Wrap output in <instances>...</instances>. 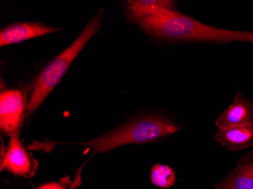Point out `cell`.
Listing matches in <instances>:
<instances>
[{
  "mask_svg": "<svg viewBox=\"0 0 253 189\" xmlns=\"http://www.w3.org/2000/svg\"><path fill=\"white\" fill-rule=\"evenodd\" d=\"M215 126L218 129L253 126V100L237 92L232 103L217 118Z\"/></svg>",
  "mask_w": 253,
  "mask_h": 189,
  "instance_id": "52a82bcc",
  "label": "cell"
},
{
  "mask_svg": "<svg viewBox=\"0 0 253 189\" xmlns=\"http://www.w3.org/2000/svg\"><path fill=\"white\" fill-rule=\"evenodd\" d=\"M61 31L60 28L48 26L42 23L31 21L15 23L0 31V46L19 43L23 41Z\"/></svg>",
  "mask_w": 253,
  "mask_h": 189,
  "instance_id": "8992f818",
  "label": "cell"
},
{
  "mask_svg": "<svg viewBox=\"0 0 253 189\" xmlns=\"http://www.w3.org/2000/svg\"><path fill=\"white\" fill-rule=\"evenodd\" d=\"M36 189H72V182L69 176H65L59 181L40 185Z\"/></svg>",
  "mask_w": 253,
  "mask_h": 189,
  "instance_id": "7c38bea8",
  "label": "cell"
},
{
  "mask_svg": "<svg viewBox=\"0 0 253 189\" xmlns=\"http://www.w3.org/2000/svg\"><path fill=\"white\" fill-rule=\"evenodd\" d=\"M150 180L156 187L169 189L175 183V171L168 165L156 163L152 167Z\"/></svg>",
  "mask_w": 253,
  "mask_h": 189,
  "instance_id": "8fae6325",
  "label": "cell"
},
{
  "mask_svg": "<svg viewBox=\"0 0 253 189\" xmlns=\"http://www.w3.org/2000/svg\"><path fill=\"white\" fill-rule=\"evenodd\" d=\"M214 139L230 151H239L253 146V126L218 129Z\"/></svg>",
  "mask_w": 253,
  "mask_h": 189,
  "instance_id": "30bf717a",
  "label": "cell"
},
{
  "mask_svg": "<svg viewBox=\"0 0 253 189\" xmlns=\"http://www.w3.org/2000/svg\"><path fill=\"white\" fill-rule=\"evenodd\" d=\"M180 125L161 112L145 113L130 118L123 124L86 143H74L91 149V156L106 153L128 144L156 143L175 134Z\"/></svg>",
  "mask_w": 253,
  "mask_h": 189,
  "instance_id": "7a4b0ae2",
  "label": "cell"
},
{
  "mask_svg": "<svg viewBox=\"0 0 253 189\" xmlns=\"http://www.w3.org/2000/svg\"><path fill=\"white\" fill-rule=\"evenodd\" d=\"M136 24L149 36L171 42L253 43V31L209 26L177 10H163L138 21Z\"/></svg>",
  "mask_w": 253,
  "mask_h": 189,
  "instance_id": "6da1fadb",
  "label": "cell"
},
{
  "mask_svg": "<svg viewBox=\"0 0 253 189\" xmlns=\"http://www.w3.org/2000/svg\"><path fill=\"white\" fill-rule=\"evenodd\" d=\"M215 189H253V150L237 160L235 167L214 185Z\"/></svg>",
  "mask_w": 253,
  "mask_h": 189,
  "instance_id": "ba28073f",
  "label": "cell"
},
{
  "mask_svg": "<svg viewBox=\"0 0 253 189\" xmlns=\"http://www.w3.org/2000/svg\"><path fill=\"white\" fill-rule=\"evenodd\" d=\"M176 5L177 2L171 0H129L124 11L127 21L136 23L163 10L177 11Z\"/></svg>",
  "mask_w": 253,
  "mask_h": 189,
  "instance_id": "9c48e42d",
  "label": "cell"
},
{
  "mask_svg": "<svg viewBox=\"0 0 253 189\" xmlns=\"http://www.w3.org/2000/svg\"><path fill=\"white\" fill-rule=\"evenodd\" d=\"M28 99L19 89H8L0 94V129L10 138L19 136L28 114Z\"/></svg>",
  "mask_w": 253,
  "mask_h": 189,
  "instance_id": "277c9868",
  "label": "cell"
},
{
  "mask_svg": "<svg viewBox=\"0 0 253 189\" xmlns=\"http://www.w3.org/2000/svg\"><path fill=\"white\" fill-rule=\"evenodd\" d=\"M102 18L103 9L102 8L88 22L78 38L45 65L34 78L31 86L27 116L35 113L45 98L59 84L78 54L100 29Z\"/></svg>",
  "mask_w": 253,
  "mask_h": 189,
  "instance_id": "3957f363",
  "label": "cell"
},
{
  "mask_svg": "<svg viewBox=\"0 0 253 189\" xmlns=\"http://www.w3.org/2000/svg\"><path fill=\"white\" fill-rule=\"evenodd\" d=\"M24 146L19 136L10 138L7 147L2 143L1 149V171L7 170L15 176L32 178L36 174L39 163Z\"/></svg>",
  "mask_w": 253,
  "mask_h": 189,
  "instance_id": "5b68a950",
  "label": "cell"
}]
</instances>
